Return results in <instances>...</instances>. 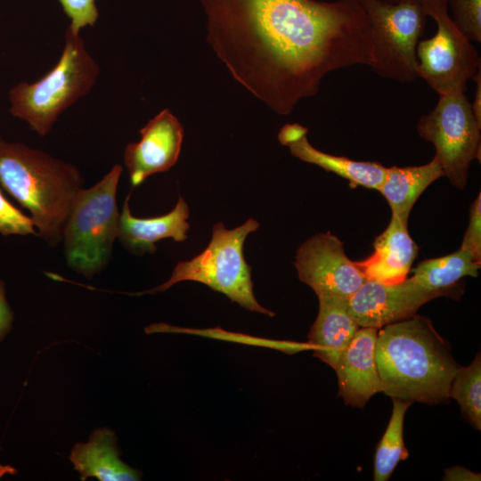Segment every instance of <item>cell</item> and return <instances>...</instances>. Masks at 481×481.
I'll return each instance as SVG.
<instances>
[{
  "label": "cell",
  "instance_id": "cell-14",
  "mask_svg": "<svg viewBox=\"0 0 481 481\" xmlns=\"http://www.w3.org/2000/svg\"><path fill=\"white\" fill-rule=\"evenodd\" d=\"M307 131L306 127L298 123H288L281 128L278 139L282 145L289 149L294 157L302 161L332 172L355 186L379 191L387 167L379 162L353 160L319 151L308 142Z\"/></svg>",
  "mask_w": 481,
  "mask_h": 481
},
{
  "label": "cell",
  "instance_id": "cell-20",
  "mask_svg": "<svg viewBox=\"0 0 481 481\" xmlns=\"http://www.w3.org/2000/svg\"><path fill=\"white\" fill-rule=\"evenodd\" d=\"M481 262L477 261L470 253L460 249L444 257L427 259L413 269V280L428 291L449 292L461 278L477 277Z\"/></svg>",
  "mask_w": 481,
  "mask_h": 481
},
{
  "label": "cell",
  "instance_id": "cell-11",
  "mask_svg": "<svg viewBox=\"0 0 481 481\" xmlns=\"http://www.w3.org/2000/svg\"><path fill=\"white\" fill-rule=\"evenodd\" d=\"M440 296L422 288L412 277L396 284L366 280L348 298V306L360 327L379 329L414 315L421 306Z\"/></svg>",
  "mask_w": 481,
  "mask_h": 481
},
{
  "label": "cell",
  "instance_id": "cell-17",
  "mask_svg": "<svg viewBox=\"0 0 481 481\" xmlns=\"http://www.w3.org/2000/svg\"><path fill=\"white\" fill-rule=\"evenodd\" d=\"M317 297L319 312L310 329L307 343L315 357L334 369L361 327L350 313L347 298L336 295Z\"/></svg>",
  "mask_w": 481,
  "mask_h": 481
},
{
  "label": "cell",
  "instance_id": "cell-21",
  "mask_svg": "<svg viewBox=\"0 0 481 481\" xmlns=\"http://www.w3.org/2000/svg\"><path fill=\"white\" fill-rule=\"evenodd\" d=\"M392 414L375 453V481H387L399 461L406 460L409 455L404 442V421L412 403L396 398H392Z\"/></svg>",
  "mask_w": 481,
  "mask_h": 481
},
{
  "label": "cell",
  "instance_id": "cell-3",
  "mask_svg": "<svg viewBox=\"0 0 481 481\" xmlns=\"http://www.w3.org/2000/svg\"><path fill=\"white\" fill-rule=\"evenodd\" d=\"M0 185L30 212L38 235L54 245L83 177L71 163L0 136Z\"/></svg>",
  "mask_w": 481,
  "mask_h": 481
},
{
  "label": "cell",
  "instance_id": "cell-15",
  "mask_svg": "<svg viewBox=\"0 0 481 481\" xmlns=\"http://www.w3.org/2000/svg\"><path fill=\"white\" fill-rule=\"evenodd\" d=\"M407 222V218L392 215L387 229L373 242V254L355 262L367 280L396 284L407 278L418 252Z\"/></svg>",
  "mask_w": 481,
  "mask_h": 481
},
{
  "label": "cell",
  "instance_id": "cell-1",
  "mask_svg": "<svg viewBox=\"0 0 481 481\" xmlns=\"http://www.w3.org/2000/svg\"><path fill=\"white\" fill-rule=\"evenodd\" d=\"M207 41L232 77L280 115L330 72L371 66L372 30L355 0H201Z\"/></svg>",
  "mask_w": 481,
  "mask_h": 481
},
{
  "label": "cell",
  "instance_id": "cell-19",
  "mask_svg": "<svg viewBox=\"0 0 481 481\" xmlns=\"http://www.w3.org/2000/svg\"><path fill=\"white\" fill-rule=\"evenodd\" d=\"M444 176L436 157L421 166L387 167L379 189L387 200L392 215L407 218L420 195L436 179Z\"/></svg>",
  "mask_w": 481,
  "mask_h": 481
},
{
  "label": "cell",
  "instance_id": "cell-6",
  "mask_svg": "<svg viewBox=\"0 0 481 481\" xmlns=\"http://www.w3.org/2000/svg\"><path fill=\"white\" fill-rule=\"evenodd\" d=\"M258 227V222L253 218L232 230L226 229L222 223L216 224L207 248L191 260L178 262L167 281L151 290L126 294L163 292L178 282L192 281L223 293L232 302L247 310L273 316V312L257 301L253 292L251 268L243 256L246 238Z\"/></svg>",
  "mask_w": 481,
  "mask_h": 481
},
{
  "label": "cell",
  "instance_id": "cell-30",
  "mask_svg": "<svg viewBox=\"0 0 481 481\" xmlns=\"http://www.w3.org/2000/svg\"><path fill=\"white\" fill-rule=\"evenodd\" d=\"M17 470L10 465H2L0 464V478L5 475H15Z\"/></svg>",
  "mask_w": 481,
  "mask_h": 481
},
{
  "label": "cell",
  "instance_id": "cell-25",
  "mask_svg": "<svg viewBox=\"0 0 481 481\" xmlns=\"http://www.w3.org/2000/svg\"><path fill=\"white\" fill-rule=\"evenodd\" d=\"M64 12L70 18L71 22L68 28L74 34H79L86 26H94L99 13L95 0H59Z\"/></svg>",
  "mask_w": 481,
  "mask_h": 481
},
{
  "label": "cell",
  "instance_id": "cell-26",
  "mask_svg": "<svg viewBox=\"0 0 481 481\" xmlns=\"http://www.w3.org/2000/svg\"><path fill=\"white\" fill-rule=\"evenodd\" d=\"M481 195L472 203L469 223L463 237L461 249L468 251L478 262H481Z\"/></svg>",
  "mask_w": 481,
  "mask_h": 481
},
{
  "label": "cell",
  "instance_id": "cell-4",
  "mask_svg": "<svg viewBox=\"0 0 481 481\" xmlns=\"http://www.w3.org/2000/svg\"><path fill=\"white\" fill-rule=\"evenodd\" d=\"M99 73L79 34L67 29L56 65L39 80L20 82L10 90V113L45 136L67 108L90 92Z\"/></svg>",
  "mask_w": 481,
  "mask_h": 481
},
{
  "label": "cell",
  "instance_id": "cell-10",
  "mask_svg": "<svg viewBox=\"0 0 481 481\" xmlns=\"http://www.w3.org/2000/svg\"><path fill=\"white\" fill-rule=\"evenodd\" d=\"M294 265L299 280L317 296L348 299L367 280L346 257L343 242L330 232L315 234L305 241L297 251Z\"/></svg>",
  "mask_w": 481,
  "mask_h": 481
},
{
  "label": "cell",
  "instance_id": "cell-27",
  "mask_svg": "<svg viewBox=\"0 0 481 481\" xmlns=\"http://www.w3.org/2000/svg\"><path fill=\"white\" fill-rule=\"evenodd\" d=\"M13 314L5 298L4 283L0 280V342L12 329Z\"/></svg>",
  "mask_w": 481,
  "mask_h": 481
},
{
  "label": "cell",
  "instance_id": "cell-31",
  "mask_svg": "<svg viewBox=\"0 0 481 481\" xmlns=\"http://www.w3.org/2000/svg\"><path fill=\"white\" fill-rule=\"evenodd\" d=\"M391 4H399V3H404V2H410V1H420V0H384Z\"/></svg>",
  "mask_w": 481,
  "mask_h": 481
},
{
  "label": "cell",
  "instance_id": "cell-9",
  "mask_svg": "<svg viewBox=\"0 0 481 481\" xmlns=\"http://www.w3.org/2000/svg\"><path fill=\"white\" fill-rule=\"evenodd\" d=\"M428 17L437 26L436 34L419 41L416 48L419 77L440 94L464 92L468 80L480 69L475 46L449 15L447 0H420Z\"/></svg>",
  "mask_w": 481,
  "mask_h": 481
},
{
  "label": "cell",
  "instance_id": "cell-24",
  "mask_svg": "<svg viewBox=\"0 0 481 481\" xmlns=\"http://www.w3.org/2000/svg\"><path fill=\"white\" fill-rule=\"evenodd\" d=\"M34 226L32 218L14 207L0 190V233L4 236L37 234Z\"/></svg>",
  "mask_w": 481,
  "mask_h": 481
},
{
  "label": "cell",
  "instance_id": "cell-12",
  "mask_svg": "<svg viewBox=\"0 0 481 481\" xmlns=\"http://www.w3.org/2000/svg\"><path fill=\"white\" fill-rule=\"evenodd\" d=\"M141 140L128 143L124 163L135 187L153 174L169 170L177 161L183 139L178 118L164 109L140 129Z\"/></svg>",
  "mask_w": 481,
  "mask_h": 481
},
{
  "label": "cell",
  "instance_id": "cell-16",
  "mask_svg": "<svg viewBox=\"0 0 481 481\" xmlns=\"http://www.w3.org/2000/svg\"><path fill=\"white\" fill-rule=\"evenodd\" d=\"M131 192L126 197L119 215L118 239L122 244L135 254L153 253L156 242L166 238L175 241H184L190 224L189 208L180 197L175 208L166 215L139 218L131 214L129 207Z\"/></svg>",
  "mask_w": 481,
  "mask_h": 481
},
{
  "label": "cell",
  "instance_id": "cell-13",
  "mask_svg": "<svg viewBox=\"0 0 481 481\" xmlns=\"http://www.w3.org/2000/svg\"><path fill=\"white\" fill-rule=\"evenodd\" d=\"M378 329L361 327L342 352L334 368L338 393L345 404L363 408L382 384L376 363Z\"/></svg>",
  "mask_w": 481,
  "mask_h": 481
},
{
  "label": "cell",
  "instance_id": "cell-29",
  "mask_svg": "<svg viewBox=\"0 0 481 481\" xmlns=\"http://www.w3.org/2000/svg\"><path fill=\"white\" fill-rule=\"evenodd\" d=\"M481 69L477 70L472 79L476 81V92L471 107L473 112L479 123H481Z\"/></svg>",
  "mask_w": 481,
  "mask_h": 481
},
{
  "label": "cell",
  "instance_id": "cell-28",
  "mask_svg": "<svg viewBox=\"0 0 481 481\" xmlns=\"http://www.w3.org/2000/svg\"><path fill=\"white\" fill-rule=\"evenodd\" d=\"M443 480L479 481L481 480V476L479 473L469 470L462 466H454L445 469Z\"/></svg>",
  "mask_w": 481,
  "mask_h": 481
},
{
  "label": "cell",
  "instance_id": "cell-18",
  "mask_svg": "<svg viewBox=\"0 0 481 481\" xmlns=\"http://www.w3.org/2000/svg\"><path fill=\"white\" fill-rule=\"evenodd\" d=\"M115 433L108 428H96L86 443L76 444L69 454L80 479L89 477L100 481H136L142 474L124 463L119 457V450Z\"/></svg>",
  "mask_w": 481,
  "mask_h": 481
},
{
  "label": "cell",
  "instance_id": "cell-23",
  "mask_svg": "<svg viewBox=\"0 0 481 481\" xmlns=\"http://www.w3.org/2000/svg\"><path fill=\"white\" fill-rule=\"evenodd\" d=\"M452 20L469 41H481V0H447Z\"/></svg>",
  "mask_w": 481,
  "mask_h": 481
},
{
  "label": "cell",
  "instance_id": "cell-8",
  "mask_svg": "<svg viewBox=\"0 0 481 481\" xmlns=\"http://www.w3.org/2000/svg\"><path fill=\"white\" fill-rule=\"evenodd\" d=\"M479 123L464 92L439 95L436 106L420 117L417 131L436 150L444 176L464 189L470 163L480 159Z\"/></svg>",
  "mask_w": 481,
  "mask_h": 481
},
{
  "label": "cell",
  "instance_id": "cell-5",
  "mask_svg": "<svg viewBox=\"0 0 481 481\" xmlns=\"http://www.w3.org/2000/svg\"><path fill=\"white\" fill-rule=\"evenodd\" d=\"M122 170L117 164L97 183L80 189L64 225L67 264L88 279L105 267L118 235L116 194Z\"/></svg>",
  "mask_w": 481,
  "mask_h": 481
},
{
  "label": "cell",
  "instance_id": "cell-22",
  "mask_svg": "<svg viewBox=\"0 0 481 481\" xmlns=\"http://www.w3.org/2000/svg\"><path fill=\"white\" fill-rule=\"evenodd\" d=\"M450 398L460 405L464 418L477 430L481 429V356L477 353L472 363L459 366L450 387Z\"/></svg>",
  "mask_w": 481,
  "mask_h": 481
},
{
  "label": "cell",
  "instance_id": "cell-7",
  "mask_svg": "<svg viewBox=\"0 0 481 481\" xmlns=\"http://www.w3.org/2000/svg\"><path fill=\"white\" fill-rule=\"evenodd\" d=\"M355 1L365 12L372 30L370 67L384 78L400 83L416 80L419 77L416 48L428 17L421 2Z\"/></svg>",
  "mask_w": 481,
  "mask_h": 481
},
{
  "label": "cell",
  "instance_id": "cell-2",
  "mask_svg": "<svg viewBox=\"0 0 481 481\" xmlns=\"http://www.w3.org/2000/svg\"><path fill=\"white\" fill-rule=\"evenodd\" d=\"M376 363L382 392L413 403H447L459 364L430 321L414 314L378 329Z\"/></svg>",
  "mask_w": 481,
  "mask_h": 481
}]
</instances>
